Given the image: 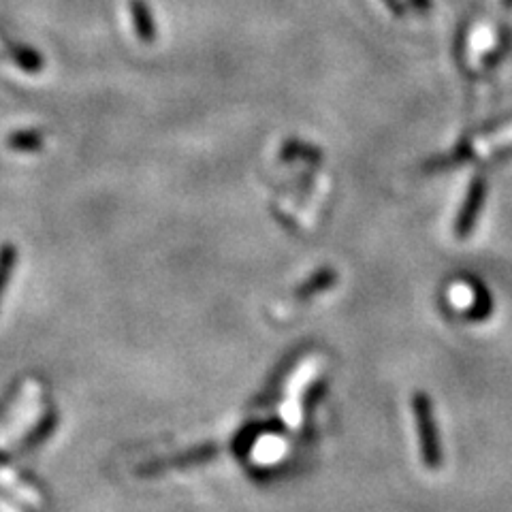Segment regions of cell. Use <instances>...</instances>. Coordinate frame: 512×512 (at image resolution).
<instances>
[{"instance_id":"52a82bcc","label":"cell","mask_w":512,"mask_h":512,"mask_svg":"<svg viewBox=\"0 0 512 512\" xmlns=\"http://www.w3.org/2000/svg\"><path fill=\"white\" fill-rule=\"evenodd\" d=\"M54 425H56V416L54 414H50V416H45L43 419V423L39 425V429L37 431H32V434L24 440V446H22V451H28V448H32V446H37L43 438H47L54 431Z\"/></svg>"},{"instance_id":"277c9868","label":"cell","mask_w":512,"mask_h":512,"mask_svg":"<svg viewBox=\"0 0 512 512\" xmlns=\"http://www.w3.org/2000/svg\"><path fill=\"white\" fill-rule=\"evenodd\" d=\"M15 263H18V250H15L11 244H5L0 248V299L5 295V288L9 284Z\"/></svg>"},{"instance_id":"3957f363","label":"cell","mask_w":512,"mask_h":512,"mask_svg":"<svg viewBox=\"0 0 512 512\" xmlns=\"http://www.w3.org/2000/svg\"><path fill=\"white\" fill-rule=\"evenodd\" d=\"M483 195H485L483 182L474 184V188H472V192H470V197H468V207H466V210H463V214H461V218H459V233H468V231H470V227L474 224L472 220H474V216H476L478 210H480V203H483Z\"/></svg>"},{"instance_id":"7a4b0ae2","label":"cell","mask_w":512,"mask_h":512,"mask_svg":"<svg viewBox=\"0 0 512 512\" xmlns=\"http://www.w3.org/2000/svg\"><path fill=\"white\" fill-rule=\"evenodd\" d=\"M131 18L137 37L143 43H152L156 39V24L152 20V13L143 0H131Z\"/></svg>"},{"instance_id":"6da1fadb","label":"cell","mask_w":512,"mask_h":512,"mask_svg":"<svg viewBox=\"0 0 512 512\" xmlns=\"http://www.w3.org/2000/svg\"><path fill=\"white\" fill-rule=\"evenodd\" d=\"M414 408H416V419H419V431H421L425 459H427L429 466L434 468V466H438V438H436L434 416H431L429 399L419 395L414 399Z\"/></svg>"},{"instance_id":"5b68a950","label":"cell","mask_w":512,"mask_h":512,"mask_svg":"<svg viewBox=\"0 0 512 512\" xmlns=\"http://www.w3.org/2000/svg\"><path fill=\"white\" fill-rule=\"evenodd\" d=\"M7 143H9V148H13V150L30 152V150L41 148L43 137H41V133H35V131H24V133H13Z\"/></svg>"},{"instance_id":"8992f818","label":"cell","mask_w":512,"mask_h":512,"mask_svg":"<svg viewBox=\"0 0 512 512\" xmlns=\"http://www.w3.org/2000/svg\"><path fill=\"white\" fill-rule=\"evenodd\" d=\"M13 56L22 64L24 71H41L43 67V58L35 50H30V47H13Z\"/></svg>"}]
</instances>
